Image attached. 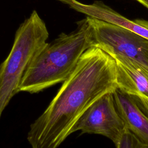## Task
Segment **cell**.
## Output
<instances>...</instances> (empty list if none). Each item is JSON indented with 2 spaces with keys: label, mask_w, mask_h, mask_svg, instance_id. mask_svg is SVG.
Segmentation results:
<instances>
[{
  "label": "cell",
  "mask_w": 148,
  "mask_h": 148,
  "mask_svg": "<svg viewBox=\"0 0 148 148\" xmlns=\"http://www.w3.org/2000/svg\"><path fill=\"white\" fill-rule=\"evenodd\" d=\"M117 88L115 60L99 47H89L45 111L30 125L27 140L31 148H57L84 112Z\"/></svg>",
  "instance_id": "6da1fadb"
},
{
  "label": "cell",
  "mask_w": 148,
  "mask_h": 148,
  "mask_svg": "<svg viewBox=\"0 0 148 148\" xmlns=\"http://www.w3.org/2000/svg\"><path fill=\"white\" fill-rule=\"evenodd\" d=\"M92 43V31L86 18L78 23L74 31L61 33L54 40L47 42L27 68L19 92L37 93L64 82Z\"/></svg>",
  "instance_id": "7a4b0ae2"
},
{
  "label": "cell",
  "mask_w": 148,
  "mask_h": 148,
  "mask_svg": "<svg viewBox=\"0 0 148 148\" xmlns=\"http://www.w3.org/2000/svg\"><path fill=\"white\" fill-rule=\"evenodd\" d=\"M49 31L36 10L17 29L11 50L0 65V118L19 91L24 75L31 62L46 44Z\"/></svg>",
  "instance_id": "3957f363"
},
{
  "label": "cell",
  "mask_w": 148,
  "mask_h": 148,
  "mask_svg": "<svg viewBox=\"0 0 148 148\" xmlns=\"http://www.w3.org/2000/svg\"><path fill=\"white\" fill-rule=\"evenodd\" d=\"M92 31V46L112 57L120 56L148 68V39L113 24L87 16Z\"/></svg>",
  "instance_id": "277c9868"
},
{
  "label": "cell",
  "mask_w": 148,
  "mask_h": 148,
  "mask_svg": "<svg viewBox=\"0 0 148 148\" xmlns=\"http://www.w3.org/2000/svg\"><path fill=\"white\" fill-rule=\"evenodd\" d=\"M127 128L115 105L113 92L105 94L94 102L81 116L71 133L80 131L82 134L103 135L116 146Z\"/></svg>",
  "instance_id": "5b68a950"
},
{
  "label": "cell",
  "mask_w": 148,
  "mask_h": 148,
  "mask_svg": "<svg viewBox=\"0 0 148 148\" xmlns=\"http://www.w3.org/2000/svg\"><path fill=\"white\" fill-rule=\"evenodd\" d=\"M57 1L87 16L121 27L148 39V21L138 19L132 21L123 16L101 1H95L91 4H85L77 0Z\"/></svg>",
  "instance_id": "8992f818"
},
{
  "label": "cell",
  "mask_w": 148,
  "mask_h": 148,
  "mask_svg": "<svg viewBox=\"0 0 148 148\" xmlns=\"http://www.w3.org/2000/svg\"><path fill=\"white\" fill-rule=\"evenodd\" d=\"M112 57L116 62L117 88L130 95L148 100V68L125 57Z\"/></svg>",
  "instance_id": "52a82bcc"
},
{
  "label": "cell",
  "mask_w": 148,
  "mask_h": 148,
  "mask_svg": "<svg viewBox=\"0 0 148 148\" xmlns=\"http://www.w3.org/2000/svg\"><path fill=\"white\" fill-rule=\"evenodd\" d=\"M113 94L116 109L126 128L148 148V117L139 109L131 95L119 88Z\"/></svg>",
  "instance_id": "ba28073f"
},
{
  "label": "cell",
  "mask_w": 148,
  "mask_h": 148,
  "mask_svg": "<svg viewBox=\"0 0 148 148\" xmlns=\"http://www.w3.org/2000/svg\"><path fill=\"white\" fill-rule=\"evenodd\" d=\"M117 148H144L145 146L127 129L122 136Z\"/></svg>",
  "instance_id": "9c48e42d"
},
{
  "label": "cell",
  "mask_w": 148,
  "mask_h": 148,
  "mask_svg": "<svg viewBox=\"0 0 148 148\" xmlns=\"http://www.w3.org/2000/svg\"><path fill=\"white\" fill-rule=\"evenodd\" d=\"M131 96L139 109L148 117V100L139 96Z\"/></svg>",
  "instance_id": "30bf717a"
},
{
  "label": "cell",
  "mask_w": 148,
  "mask_h": 148,
  "mask_svg": "<svg viewBox=\"0 0 148 148\" xmlns=\"http://www.w3.org/2000/svg\"><path fill=\"white\" fill-rule=\"evenodd\" d=\"M148 9V0H136Z\"/></svg>",
  "instance_id": "8fae6325"
},
{
  "label": "cell",
  "mask_w": 148,
  "mask_h": 148,
  "mask_svg": "<svg viewBox=\"0 0 148 148\" xmlns=\"http://www.w3.org/2000/svg\"><path fill=\"white\" fill-rule=\"evenodd\" d=\"M144 148H147V147H144Z\"/></svg>",
  "instance_id": "7c38bea8"
}]
</instances>
